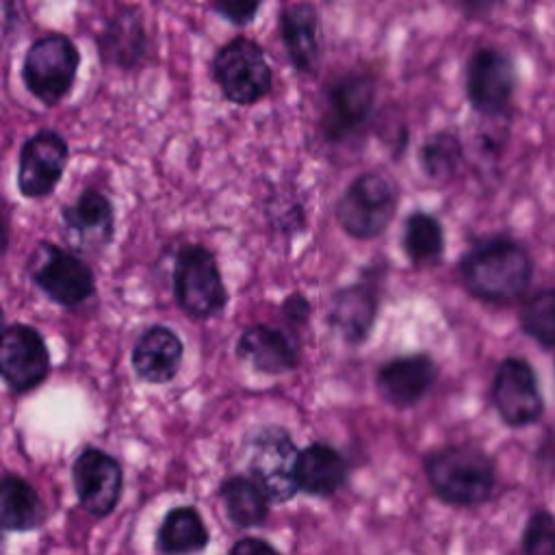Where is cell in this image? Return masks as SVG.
<instances>
[{
  "label": "cell",
  "mask_w": 555,
  "mask_h": 555,
  "mask_svg": "<svg viewBox=\"0 0 555 555\" xmlns=\"http://www.w3.org/2000/svg\"><path fill=\"white\" fill-rule=\"evenodd\" d=\"M462 286L479 301L509 306L520 301L533 280V258L525 243L494 234L477 241L460 260Z\"/></svg>",
  "instance_id": "1"
},
{
  "label": "cell",
  "mask_w": 555,
  "mask_h": 555,
  "mask_svg": "<svg viewBox=\"0 0 555 555\" xmlns=\"http://www.w3.org/2000/svg\"><path fill=\"white\" fill-rule=\"evenodd\" d=\"M425 477L434 494L453 507H477L496 490V464L479 447L449 444L427 455Z\"/></svg>",
  "instance_id": "2"
},
{
  "label": "cell",
  "mask_w": 555,
  "mask_h": 555,
  "mask_svg": "<svg viewBox=\"0 0 555 555\" xmlns=\"http://www.w3.org/2000/svg\"><path fill=\"white\" fill-rule=\"evenodd\" d=\"M399 189L382 171L360 173L336 202V221L353 238L379 236L395 217Z\"/></svg>",
  "instance_id": "3"
},
{
  "label": "cell",
  "mask_w": 555,
  "mask_h": 555,
  "mask_svg": "<svg viewBox=\"0 0 555 555\" xmlns=\"http://www.w3.org/2000/svg\"><path fill=\"white\" fill-rule=\"evenodd\" d=\"M78 65L80 54L74 41L63 33H46L28 46L22 80L39 102L54 106L72 91Z\"/></svg>",
  "instance_id": "4"
},
{
  "label": "cell",
  "mask_w": 555,
  "mask_h": 555,
  "mask_svg": "<svg viewBox=\"0 0 555 555\" xmlns=\"http://www.w3.org/2000/svg\"><path fill=\"white\" fill-rule=\"evenodd\" d=\"M173 295L178 306L193 319L219 314L228 304L215 256L202 245H184L173 264Z\"/></svg>",
  "instance_id": "5"
},
{
  "label": "cell",
  "mask_w": 555,
  "mask_h": 555,
  "mask_svg": "<svg viewBox=\"0 0 555 555\" xmlns=\"http://www.w3.org/2000/svg\"><path fill=\"white\" fill-rule=\"evenodd\" d=\"M490 403L503 425L522 429L544 414V397L538 373L527 358L507 356L496 364L490 382Z\"/></svg>",
  "instance_id": "6"
},
{
  "label": "cell",
  "mask_w": 555,
  "mask_h": 555,
  "mask_svg": "<svg viewBox=\"0 0 555 555\" xmlns=\"http://www.w3.org/2000/svg\"><path fill=\"white\" fill-rule=\"evenodd\" d=\"M212 78L225 100L249 106L264 98L271 89V67L264 50L245 37L223 43L212 59Z\"/></svg>",
  "instance_id": "7"
},
{
  "label": "cell",
  "mask_w": 555,
  "mask_h": 555,
  "mask_svg": "<svg viewBox=\"0 0 555 555\" xmlns=\"http://www.w3.org/2000/svg\"><path fill=\"white\" fill-rule=\"evenodd\" d=\"M30 280L59 306L74 308L95 291L91 267L72 251L41 241L28 258Z\"/></svg>",
  "instance_id": "8"
},
{
  "label": "cell",
  "mask_w": 555,
  "mask_h": 555,
  "mask_svg": "<svg viewBox=\"0 0 555 555\" xmlns=\"http://www.w3.org/2000/svg\"><path fill=\"white\" fill-rule=\"evenodd\" d=\"M466 98L481 115H501L509 108L518 87V69L514 59L496 48H477L466 63Z\"/></svg>",
  "instance_id": "9"
},
{
  "label": "cell",
  "mask_w": 555,
  "mask_h": 555,
  "mask_svg": "<svg viewBox=\"0 0 555 555\" xmlns=\"http://www.w3.org/2000/svg\"><path fill=\"white\" fill-rule=\"evenodd\" d=\"M375 80L369 74H345L325 89L321 130L325 141L343 143L362 132L375 106Z\"/></svg>",
  "instance_id": "10"
},
{
  "label": "cell",
  "mask_w": 555,
  "mask_h": 555,
  "mask_svg": "<svg viewBox=\"0 0 555 555\" xmlns=\"http://www.w3.org/2000/svg\"><path fill=\"white\" fill-rule=\"evenodd\" d=\"M299 451L282 427L260 429L249 447V477L267 492L269 501L284 503L299 488L295 479Z\"/></svg>",
  "instance_id": "11"
},
{
  "label": "cell",
  "mask_w": 555,
  "mask_h": 555,
  "mask_svg": "<svg viewBox=\"0 0 555 555\" xmlns=\"http://www.w3.org/2000/svg\"><path fill=\"white\" fill-rule=\"evenodd\" d=\"M0 371L13 392L37 388L50 371V351L43 336L26 323L7 325L0 345Z\"/></svg>",
  "instance_id": "12"
},
{
  "label": "cell",
  "mask_w": 555,
  "mask_h": 555,
  "mask_svg": "<svg viewBox=\"0 0 555 555\" xmlns=\"http://www.w3.org/2000/svg\"><path fill=\"white\" fill-rule=\"evenodd\" d=\"M78 503L91 516H108L121 496L124 473L119 462L102 449L85 447L72 466Z\"/></svg>",
  "instance_id": "13"
},
{
  "label": "cell",
  "mask_w": 555,
  "mask_h": 555,
  "mask_svg": "<svg viewBox=\"0 0 555 555\" xmlns=\"http://www.w3.org/2000/svg\"><path fill=\"white\" fill-rule=\"evenodd\" d=\"M67 143L54 130L35 132L20 147L17 186L24 197L50 195L67 167Z\"/></svg>",
  "instance_id": "14"
},
{
  "label": "cell",
  "mask_w": 555,
  "mask_h": 555,
  "mask_svg": "<svg viewBox=\"0 0 555 555\" xmlns=\"http://www.w3.org/2000/svg\"><path fill=\"white\" fill-rule=\"evenodd\" d=\"M438 366L427 353L399 356L377 369V392L395 408L414 405L434 386Z\"/></svg>",
  "instance_id": "15"
},
{
  "label": "cell",
  "mask_w": 555,
  "mask_h": 555,
  "mask_svg": "<svg viewBox=\"0 0 555 555\" xmlns=\"http://www.w3.org/2000/svg\"><path fill=\"white\" fill-rule=\"evenodd\" d=\"M182 340L165 325H150L132 347L134 373L147 384H167L178 375L182 362Z\"/></svg>",
  "instance_id": "16"
},
{
  "label": "cell",
  "mask_w": 555,
  "mask_h": 555,
  "mask_svg": "<svg viewBox=\"0 0 555 555\" xmlns=\"http://www.w3.org/2000/svg\"><path fill=\"white\" fill-rule=\"evenodd\" d=\"M236 351L256 371L267 375H280L293 371L299 362V349L295 336L271 325H249L243 330Z\"/></svg>",
  "instance_id": "17"
},
{
  "label": "cell",
  "mask_w": 555,
  "mask_h": 555,
  "mask_svg": "<svg viewBox=\"0 0 555 555\" xmlns=\"http://www.w3.org/2000/svg\"><path fill=\"white\" fill-rule=\"evenodd\" d=\"M147 48L143 17L137 7H124L111 15L98 37L100 59L119 69H132L141 63Z\"/></svg>",
  "instance_id": "18"
},
{
  "label": "cell",
  "mask_w": 555,
  "mask_h": 555,
  "mask_svg": "<svg viewBox=\"0 0 555 555\" xmlns=\"http://www.w3.org/2000/svg\"><path fill=\"white\" fill-rule=\"evenodd\" d=\"M377 314V295L364 282L340 288L330 304L327 321L330 325L349 343L360 345L375 321Z\"/></svg>",
  "instance_id": "19"
},
{
  "label": "cell",
  "mask_w": 555,
  "mask_h": 555,
  "mask_svg": "<svg viewBox=\"0 0 555 555\" xmlns=\"http://www.w3.org/2000/svg\"><path fill=\"white\" fill-rule=\"evenodd\" d=\"M280 33L297 72L310 74L319 61V15L308 2L288 4L280 11Z\"/></svg>",
  "instance_id": "20"
},
{
  "label": "cell",
  "mask_w": 555,
  "mask_h": 555,
  "mask_svg": "<svg viewBox=\"0 0 555 555\" xmlns=\"http://www.w3.org/2000/svg\"><path fill=\"white\" fill-rule=\"evenodd\" d=\"M295 479L301 492L312 496H330L345 483L347 462L334 447L312 442L299 451Z\"/></svg>",
  "instance_id": "21"
},
{
  "label": "cell",
  "mask_w": 555,
  "mask_h": 555,
  "mask_svg": "<svg viewBox=\"0 0 555 555\" xmlns=\"http://www.w3.org/2000/svg\"><path fill=\"white\" fill-rule=\"evenodd\" d=\"M63 223L80 241L104 245L113 234V204L95 189H85L72 204L63 206Z\"/></svg>",
  "instance_id": "22"
},
{
  "label": "cell",
  "mask_w": 555,
  "mask_h": 555,
  "mask_svg": "<svg viewBox=\"0 0 555 555\" xmlns=\"http://www.w3.org/2000/svg\"><path fill=\"white\" fill-rule=\"evenodd\" d=\"M48 512L39 492L20 475L7 473L0 486V520L4 531H30L43 525Z\"/></svg>",
  "instance_id": "23"
},
{
  "label": "cell",
  "mask_w": 555,
  "mask_h": 555,
  "mask_svg": "<svg viewBox=\"0 0 555 555\" xmlns=\"http://www.w3.org/2000/svg\"><path fill=\"white\" fill-rule=\"evenodd\" d=\"M210 535L199 516L191 505H180L167 512L158 527V551L163 555H191L206 548Z\"/></svg>",
  "instance_id": "24"
},
{
  "label": "cell",
  "mask_w": 555,
  "mask_h": 555,
  "mask_svg": "<svg viewBox=\"0 0 555 555\" xmlns=\"http://www.w3.org/2000/svg\"><path fill=\"white\" fill-rule=\"evenodd\" d=\"M219 494L223 499L228 518L236 527H256L264 522L271 501L267 492L251 477L247 475L228 477L221 483Z\"/></svg>",
  "instance_id": "25"
},
{
  "label": "cell",
  "mask_w": 555,
  "mask_h": 555,
  "mask_svg": "<svg viewBox=\"0 0 555 555\" xmlns=\"http://www.w3.org/2000/svg\"><path fill=\"white\" fill-rule=\"evenodd\" d=\"M403 249L414 264H434L444 254V230L440 221L423 210L412 212L403 225Z\"/></svg>",
  "instance_id": "26"
},
{
  "label": "cell",
  "mask_w": 555,
  "mask_h": 555,
  "mask_svg": "<svg viewBox=\"0 0 555 555\" xmlns=\"http://www.w3.org/2000/svg\"><path fill=\"white\" fill-rule=\"evenodd\" d=\"M520 330L542 349H555V286L540 288L522 301Z\"/></svg>",
  "instance_id": "27"
},
{
  "label": "cell",
  "mask_w": 555,
  "mask_h": 555,
  "mask_svg": "<svg viewBox=\"0 0 555 555\" xmlns=\"http://www.w3.org/2000/svg\"><path fill=\"white\" fill-rule=\"evenodd\" d=\"M462 143L457 134L449 130H440L427 139L421 147V167L434 180L451 178L462 163Z\"/></svg>",
  "instance_id": "28"
},
{
  "label": "cell",
  "mask_w": 555,
  "mask_h": 555,
  "mask_svg": "<svg viewBox=\"0 0 555 555\" xmlns=\"http://www.w3.org/2000/svg\"><path fill=\"white\" fill-rule=\"evenodd\" d=\"M516 555H555V516L548 509L531 512Z\"/></svg>",
  "instance_id": "29"
},
{
  "label": "cell",
  "mask_w": 555,
  "mask_h": 555,
  "mask_svg": "<svg viewBox=\"0 0 555 555\" xmlns=\"http://www.w3.org/2000/svg\"><path fill=\"white\" fill-rule=\"evenodd\" d=\"M212 9L223 15L225 20H230L232 24H249L256 15V11L260 9L258 2H215Z\"/></svg>",
  "instance_id": "30"
},
{
  "label": "cell",
  "mask_w": 555,
  "mask_h": 555,
  "mask_svg": "<svg viewBox=\"0 0 555 555\" xmlns=\"http://www.w3.org/2000/svg\"><path fill=\"white\" fill-rule=\"evenodd\" d=\"M228 555H280L267 540L262 538H241L234 542Z\"/></svg>",
  "instance_id": "31"
},
{
  "label": "cell",
  "mask_w": 555,
  "mask_h": 555,
  "mask_svg": "<svg viewBox=\"0 0 555 555\" xmlns=\"http://www.w3.org/2000/svg\"><path fill=\"white\" fill-rule=\"evenodd\" d=\"M284 312L295 319V321H304L310 312V304L306 301V297L301 293H293L286 301H284Z\"/></svg>",
  "instance_id": "32"
}]
</instances>
